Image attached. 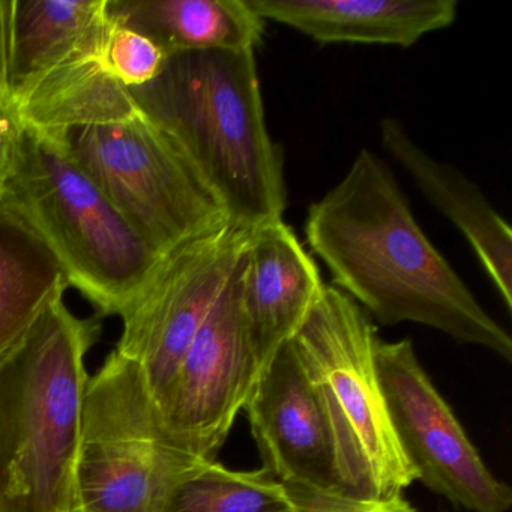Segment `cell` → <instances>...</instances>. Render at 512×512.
Segmentation results:
<instances>
[{
  "label": "cell",
  "mask_w": 512,
  "mask_h": 512,
  "mask_svg": "<svg viewBox=\"0 0 512 512\" xmlns=\"http://www.w3.org/2000/svg\"><path fill=\"white\" fill-rule=\"evenodd\" d=\"M305 236L334 287L382 325L419 323L512 361L508 332L481 307L413 217L388 164L362 149L308 209Z\"/></svg>",
  "instance_id": "1"
},
{
  "label": "cell",
  "mask_w": 512,
  "mask_h": 512,
  "mask_svg": "<svg viewBox=\"0 0 512 512\" xmlns=\"http://www.w3.org/2000/svg\"><path fill=\"white\" fill-rule=\"evenodd\" d=\"M130 92L193 164L232 226L284 220L283 154L266 127L254 50L166 56L157 77Z\"/></svg>",
  "instance_id": "2"
},
{
  "label": "cell",
  "mask_w": 512,
  "mask_h": 512,
  "mask_svg": "<svg viewBox=\"0 0 512 512\" xmlns=\"http://www.w3.org/2000/svg\"><path fill=\"white\" fill-rule=\"evenodd\" d=\"M100 322L56 299L0 359V512H77L76 472Z\"/></svg>",
  "instance_id": "3"
},
{
  "label": "cell",
  "mask_w": 512,
  "mask_h": 512,
  "mask_svg": "<svg viewBox=\"0 0 512 512\" xmlns=\"http://www.w3.org/2000/svg\"><path fill=\"white\" fill-rule=\"evenodd\" d=\"M0 205L40 233L101 316H122L163 259L83 172L62 133L25 125Z\"/></svg>",
  "instance_id": "4"
},
{
  "label": "cell",
  "mask_w": 512,
  "mask_h": 512,
  "mask_svg": "<svg viewBox=\"0 0 512 512\" xmlns=\"http://www.w3.org/2000/svg\"><path fill=\"white\" fill-rule=\"evenodd\" d=\"M379 340L370 316L334 286L290 340L325 410L341 491L352 499H395L416 481L380 383Z\"/></svg>",
  "instance_id": "5"
},
{
  "label": "cell",
  "mask_w": 512,
  "mask_h": 512,
  "mask_svg": "<svg viewBox=\"0 0 512 512\" xmlns=\"http://www.w3.org/2000/svg\"><path fill=\"white\" fill-rule=\"evenodd\" d=\"M205 461L170 437L139 368L113 350L86 386L77 512H163Z\"/></svg>",
  "instance_id": "6"
},
{
  "label": "cell",
  "mask_w": 512,
  "mask_h": 512,
  "mask_svg": "<svg viewBox=\"0 0 512 512\" xmlns=\"http://www.w3.org/2000/svg\"><path fill=\"white\" fill-rule=\"evenodd\" d=\"M64 140L83 172L161 257L230 224L193 164L145 113L74 128Z\"/></svg>",
  "instance_id": "7"
},
{
  "label": "cell",
  "mask_w": 512,
  "mask_h": 512,
  "mask_svg": "<svg viewBox=\"0 0 512 512\" xmlns=\"http://www.w3.org/2000/svg\"><path fill=\"white\" fill-rule=\"evenodd\" d=\"M251 230L227 226L179 245L161 259L122 314L116 352L133 361L160 407L200 326L232 277Z\"/></svg>",
  "instance_id": "8"
},
{
  "label": "cell",
  "mask_w": 512,
  "mask_h": 512,
  "mask_svg": "<svg viewBox=\"0 0 512 512\" xmlns=\"http://www.w3.org/2000/svg\"><path fill=\"white\" fill-rule=\"evenodd\" d=\"M377 371L398 443L416 481L469 512H508L512 490L496 478L416 358L412 341L379 340Z\"/></svg>",
  "instance_id": "9"
},
{
  "label": "cell",
  "mask_w": 512,
  "mask_h": 512,
  "mask_svg": "<svg viewBox=\"0 0 512 512\" xmlns=\"http://www.w3.org/2000/svg\"><path fill=\"white\" fill-rule=\"evenodd\" d=\"M242 256L158 407L170 437L203 460H215L260 374L242 313Z\"/></svg>",
  "instance_id": "10"
},
{
  "label": "cell",
  "mask_w": 512,
  "mask_h": 512,
  "mask_svg": "<svg viewBox=\"0 0 512 512\" xmlns=\"http://www.w3.org/2000/svg\"><path fill=\"white\" fill-rule=\"evenodd\" d=\"M244 410L262 469L272 478L289 487L343 494L331 428L292 341L260 371Z\"/></svg>",
  "instance_id": "11"
},
{
  "label": "cell",
  "mask_w": 512,
  "mask_h": 512,
  "mask_svg": "<svg viewBox=\"0 0 512 512\" xmlns=\"http://www.w3.org/2000/svg\"><path fill=\"white\" fill-rule=\"evenodd\" d=\"M326 284L284 220L251 230L241 263V305L260 371L301 328Z\"/></svg>",
  "instance_id": "12"
},
{
  "label": "cell",
  "mask_w": 512,
  "mask_h": 512,
  "mask_svg": "<svg viewBox=\"0 0 512 512\" xmlns=\"http://www.w3.org/2000/svg\"><path fill=\"white\" fill-rule=\"evenodd\" d=\"M272 20L319 44L415 46L457 20V0H245Z\"/></svg>",
  "instance_id": "13"
},
{
  "label": "cell",
  "mask_w": 512,
  "mask_h": 512,
  "mask_svg": "<svg viewBox=\"0 0 512 512\" xmlns=\"http://www.w3.org/2000/svg\"><path fill=\"white\" fill-rule=\"evenodd\" d=\"M380 140L425 197L454 223L478 256L508 311L512 310V230L473 184L451 164L434 160L394 118L380 121Z\"/></svg>",
  "instance_id": "14"
},
{
  "label": "cell",
  "mask_w": 512,
  "mask_h": 512,
  "mask_svg": "<svg viewBox=\"0 0 512 512\" xmlns=\"http://www.w3.org/2000/svg\"><path fill=\"white\" fill-rule=\"evenodd\" d=\"M112 28L107 0H10L8 97L17 103L73 59L104 56Z\"/></svg>",
  "instance_id": "15"
},
{
  "label": "cell",
  "mask_w": 512,
  "mask_h": 512,
  "mask_svg": "<svg viewBox=\"0 0 512 512\" xmlns=\"http://www.w3.org/2000/svg\"><path fill=\"white\" fill-rule=\"evenodd\" d=\"M107 14L166 56L205 50H256L265 34L245 0H107Z\"/></svg>",
  "instance_id": "16"
},
{
  "label": "cell",
  "mask_w": 512,
  "mask_h": 512,
  "mask_svg": "<svg viewBox=\"0 0 512 512\" xmlns=\"http://www.w3.org/2000/svg\"><path fill=\"white\" fill-rule=\"evenodd\" d=\"M70 286L61 260L40 233L0 205V359Z\"/></svg>",
  "instance_id": "17"
},
{
  "label": "cell",
  "mask_w": 512,
  "mask_h": 512,
  "mask_svg": "<svg viewBox=\"0 0 512 512\" xmlns=\"http://www.w3.org/2000/svg\"><path fill=\"white\" fill-rule=\"evenodd\" d=\"M14 104L25 125L62 134L127 121L140 112L130 89L106 67L104 56L67 62Z\"/></svg>",
  "instance_id": "18"
},
{
  "label": "cell",
  "mask_w": 512,
  "mask_h": 512,
  "mask_svg": "<svg viewBox=\"0 0 512 512\" xmlns=\"http://www.w3.org/2000/svg\"><path fill=\"white\" fill-rule=\"evenodd\" d=\"M163 512H295L286 485L266 470L205 461L170 494Z\"/></svg>",
  "instance_id": "19"
},
{
  "label": "cell",
  "mask_w": 512,
  "mask_h": 512,
  "mask_svg": "<svg viewBox=\"0 0 512 512\" xmlns=\"http://www.w3.org/2000/svg\"><path fill=\"white\" fill-rule=\"evenodd\" d=\"M164 59L166 55L149 38L113 23L104 50V62L125 88H139L154 80Z\"/></svg>",
  "instance_id": "20"
},
{
  "label": "cell",
  "mask_w": 512,
  "mask_h": 512,
  "mask_svg": "<svg viewBox=\"0 0 512 512\" xmlns=\"http://www.w3.org/2000/svg\"><path fill=\"white\" fill-rule=\"evenodd\" d=\"M286 488L295 512H418L403 496L391 500H361L302 487L286 485Z\"/></svg>",
  "instance_id": "21"
},
{
  "label": "cell",
  "mask_w": 512,
  "mask_h": 512,
  "mask_svg": "<svg viewBox=\"0 0 512 512\" xmlns=\"http://www.w3.org/2000/svg\"><path fill=\"white\" fill-rule=\"evenodd\" d=\"M25 122L8 95L0 100V194L10 178Z\"/></svg>",
  "instance_id": "22"
},
{
  "label": "cell",
  "mask_w": 512,
  "mask_h": 512,
  "mask_svg": "<svg viewBox=\"0 0 512 512\" xmlns=\"http://www.w3.org/2000/svg\"><path fill=\"white\" fill-rule=\"evenodd\" d=\"M8 5L10 0H0V100L7 95Z\"/></svg>",
  "instance_id": "23"
}]
</instances>
